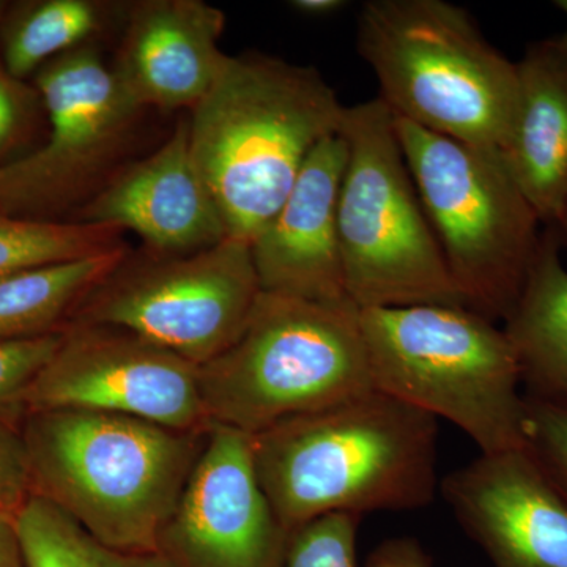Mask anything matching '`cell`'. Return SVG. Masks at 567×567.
Wrapping results in <instances>:
<instances>
[{
    "mask_svg": "<svg viewBox=\"0 0 567 567\" xmlns=\"http://www.w3.org/2000/svg\"><path fill=\"white\" fill-rule=\"evenodd\" d=\"M527 410L528 447L567 502V410L532 399Z\"/></svg>",
    "mask_w": 567,
    "mask_h": 567,
    "instance_id": "26",
    "label": "cell"
},
{
    "mask_svg": "<svg viewBox=\"0 0 567 567\" xmlns=\"http://www.w3.org/2000/svg\"><path fill=\"white\" fill-rule=\"evenodd\" d=\"M436 417L369 390L252 435L265 494L287 532L328 514L363 517L434 502Z\"/></svg>",
    "mask_w": 567,
    "mask_h": 567,
    "instance_id": "1",
    "label": "cell"
},
{
    "mask_svg": "<svg viewBox=\"0 0 567 567\" xmlns=\"http://www.w3.org/2000/svg\"><path fill=\"white\" fill-rule=\"evenodd\" d=\"M260 293L251 244L226 237L193 254H126L71 322L125 328L199 368L238 338Z\"/></svg>",
    "mask_w": 567,
    "mask_h": 567,
    "instance_id": "10",
    "label": "cell"
},
{
    "mask_svg": "<svg viewBox=\"0 0 567 567\" xmlns=\"http://www.w3.org/2000/svg\"><path fill=\"white\" fill-rule=\"evenodd\" d=\"M9 3L7 2H2V0H0V22H2L3 20V17H6V13H7V10H9Z\"/></svg>",
    "mask_w": 567,
    "mask_h": 567,
    "instance_id": "33",
    "label": "cell"
},
{
    "mask_svg": "<svg viewBox=\"0 0 567 567\" xmlns=\"http://www.w3.org/2000/svg\"><path fill=\"white\" fill-rule=\"evenodd\" d=\"M62 331L20 341H0V421L21 429L25 395L61 344Z\"/></svg>",
    "mask_w": 567,
    "mask_h": 567,
    "instance_id": "24",
    "label": "cell"
},
{
    "mask_svg": "<svg viewBox=\"0 0 567 567\" xmlns=\"http://www.w3.org/2000/svg\"><path fill=\"white\" fill-rule=\"evenodd\" d=\"M50 121L47 144L0 166V212L59 221L118 173L142 111L93 47L66 52L35 74Z\"/></svg>",
    "mask_w": 567,
    "mask_h": 567,
    "instance_id": "9",
    "label": "cell"
},
{
    "mask_svg": "<svg viewBox=\"0 0 567 567\" xmlns=\"http://www.w3.org/2000/svg\"><path fill=\"white\" fill-rule=\"evenodd\" d=\"M555 227L540 235L535 264L506 319L525 398L567 410V270Z\"/></svg>",
    "mask_w": 567,
    "mask_h": 567,
    "instance_id": "18",
    "label": "cell"
},
{
    "mask_svg": "<svg viewBox=\"0 0 567 567\" xmlns=\"http://www.w3.org/2000/svg\"><path fill=\"white\" fill-rule=\"evenodd\" d=\"M31 496V466L21 429L0 421V514L17 517Z\"/></svg>",
    "mask_w": 567,
    "mask_h": 567,
    "instance_id": "27",
    "label": "cell"
},
{
    "mask_svg": "<svg viewBox=\"0 0 567 567\" xmlns=\"http://www.w3.org/2000/svg\"><path fill=\"white\" fill-rule=\"evenodd\" d=\"M290 533L265 494L252 435L212 423L156 555L166 567H282Z\"/></svg>",
    "mask_w": 567,
    "mask_h": 567,
    "instance_id": "12",
    "label": "cell"
},
{
    "mask_svg": "<svg viewBox=\"0 0 567 567\" xmlns=\"http://www.w3.org/2000/svg\"><path fill=\"white\" fill-rule=\"evenodd\" d=\"M442 494L495 567H567V502L528 446L481 453Z\"/></svg>",
    "mask_w": 567,
    "mask_h": 567,
    "instance_id": "13",
    "label": "cell"
},
{
    "mask_svg": "<svg viewBox=\"0 0 567 567\" xmlns=\"http://www.w3.org/2000/svg\"><path fill=\"white\" fill-rule=\"evenodd\" d=\"M28 413L93 410L177 431L210 427L197 365L111 324L71 322L25 395Z\"/></svg>",
    "mask_w": 567,
    "mask_h": 567,
    "instance_id": "11",
    "label": "cell"
},
{
    "mask_svg": "<svg viewBox=\"0 0 567 567\" xmlns=\"http://www.w3.org/2000/svg\"><path fill=\"white\" fill-rule=\"evenodd\" d=\"M344 111L312 66L256 52L227 58L189 118L193 158L227 237L251 244L262 233Z\"/></svg>",
    "mask_w": 567,
    "mask_h": 567,
    "instance_id": "2",
    "label": "cell"
},
{
    "mask_svg": "<svg viewBox=\"0 0 567 567\" xmlns=\"http://www.w3.org/2000/svg\"><path fill=\"white\" fill-rule=\"evenodd\" d=\"M349 158L338 200L347 295L358 309L462 306L395 133L377 96L346 106Z\"/></svg>",
    "mask_w": 567,
    "mask_h": 567,
    "instance_id": "7",
    "label": "cell"
},
{
    "mask_svg": "<svg viewBox=\"0 0 567 567\" xmlns=\"http://www.w3.org/2000/svg\"><path fill=\"white\" fill-rule=\"evenodd\" d=\"M28 567H166L158 555L112 550L73 518L32 495L14 517Z\"/></svg>",
    "mask_w": 567,
    "mask_h": 567,
    "instance_id": "22",
    "label": "cell"
},
{
    "mask_svg": "<svg viewBox=\"0 0 567 567\" xmlns=\"http://www.w3.org/2000/svg\"><path fill=\"white\" fill-rule=\"evenodd\" d=\"M555 6H557V9L561 10L567 18V0H558V2H555ZM559 39H561L563 43H565L567 47V31L563 33V35H559Z\"/></svg>",
    "mask_w": 567,
    "mask_h": 567,
    "instance_id": "32",
    "label": "cell"
},
{
    "mask_svg": "<svg viewBox=\"0 0 567 567\" xmlns=\"http://www.w3.org/2000/svg\"><path fill=\"white\" fill-rule=\"evenodd\" d=\"M122 234L103 224L39 221L0 212V278L121 251Z\"/></svg>",
    "mask_w": 567,
    "mask_h": 567,
    "instance_id": "21",
    "label": "cell"
},
{
    "mask_svg": "<svg viewBox=\"0 0 567 567\" xmlns=\"http://www.w3.org/2000/svg\"><path fill=\"white\" fill-rule=\"evenodd\" d=\"M361 516L328 514L293 529L282 567H358Z\"/></svg>",
    "mask_w": 567,
    "mask_h": 567,
    "instance_id": "23",
    "label": "cell"
},
{
    "mask_svg": "<svg viewBox=\"0 0 567 567\" xmlns=\"http://www.w3.org/2000/svg\"><path fill=\"white\" fill-rule=\"evenodd\" d=\"M289 6L305 17L323 18L346 9L347 2L344 0H292Z\"/></svg>",
    "mask_w": 567,
    "mask_h": 567,
    "instance_id": "30",
    "label": "cell"
},
{
    "mask_svg": "<svg viewBox=\"0 0 567 567\" xmlns=\"http://www.w3.org/2000/svg\"><path fill=\"white\" fill-rule=\"evenodd\" d=\"M372 386L439 420L480 446H528L527 399L505 331L462 306L360 309Z\"/></svg>",
    "mask_w": 567,
    "mask_h": 567,
    "instance_id": "5",
    "label": "cell"
},
{
    "mask_svg": "<svg viewBox=\"0 0 567 567\" xmlns=\"http://www.w3.org/2000/svg\"><path fill=\"white\" fill-rule=\"evenodd\" d=\"M358 52L394 117L503 155L518 102L507 61L468 11L445 0H369Z\"/></svg>",
    "mask_w": 567,
    "mask_h": 567,
    "instance_id": "4",
    "label": "cell"
},
{
    "mask_svg": "<svg viewBox=\"0 0 567 567\" xmlns=\"http://www.w3.org/2000/svg\"><path fill=\"white\" fill-rule=\"evenodd\" d=\"M365 567H432V563L416 539L393 537L369 555Z\"/></svg>",
    "mask_w": 567,
    "mask_h": 567,
    "instance_id": "28",
    "label": "cell"
},
{
    "mask_svg": "<svg viewBox=\"0 0 567 567\" xmlns=\"http://www.w3.org/2000/svg\"><path fill=\"white\" fill-rule=\"evenodd\" d=\"M518 102L503 158L544 226H555L567 197V47L529 44L517 62Z\"/></svg>",
    "mask_w": 567,
    "mask_h": 567,
    "instance_id": "17",
    "label": "cell"
},
{
    "mask_svg": "<svg viewBox=\"0 0 567 567\" xmlns=\"http://www.w3.org/2000/svg\"><path fill=\"white\" fill-rule=\"evenodd\" d=\"M115 10L99 0H33L9 7L0 22L2 63L24 81L66 52L91 47Z\"/></svg>",
    "mask_w": 567,
    "mask_h": 567,
    "instance_id": "20",
    "label": "cell"
},
{
    "mask_svg": "<svg viewBox=\"0 0 567 567\" xmlns=\"http://www.w3.org/2000/svg\"><path fill=\"white\" fill-rule=\"evenodd\" d=\"M347 158L341 133L319 142L275 218L251 241L262 292L319 303L350 301L338 233Z\"/></svg>",
    "mask_w": 567,
    "mask_h": 567,
    "instance_id": "14",
    "label": "cell"
},
{
    "mask_svg": "<svg viewBox=\"0 0 567 567\" xmlns=\"http://www.w3.org/2000/svg\"><path fill=\"white\" fill-rule=\"evenodd\" d=\"M41 106L35 85L18 80L0 62V166L31 137Z\"/></svg>",
    "mask_w": 567,
    "mask_h": 567,
    "instance_id": "25",
    "label": "cell"
},
{
    "mask_svg": "<svg viewBox=\"0 0 567 567\" xmlns=\"http://www.w3.org/2000/svg\"><path fill=\"white\" fill-rule=\"evenodd\" d=\"M126 254L125 248L0 278V341L40 338L65 330L85 297Z\"/></svg>",
    "mask_w": 567,
    "mask_h": 567,
    "instance_id": "19",
    "label": "cell"
},
{
    "mask_svg": "<svg viewBox=\"0 0 567 567\" xmlns=\"http://www.w3.org/2000/svg\"><path fill=\"white\" fill-rule=\"evenodd\" d=\"M207 431H177L93 410L28 413L21 435L32 495L48 499L112 550L156 555L159 533Z\"/></svg>",
    "mask_w": 567,
    "mask_h": 567,
    "instance_id": "3",
    "label": "cell"
},
{
    "mask_svg": "<svg viewBox=\"0 0 567 567\" xmlns=\"http://www.w3.org/2000/svg\"><path fill=\"white\" fill-rule=\"evenodd\" d=\"M197 374L208 421L249 435L374 390L352 301L265 292L238 338Z\"/></svg>",
    "mask_w": 567,
    "mask_h": 567,
    "instance_id": "6",
    "label": "cell"
},
{
    "mask_svg": "<svg viewBox=\"0 0 567 567\" xmlns=\"http://www.w3.org/2000/svg\"><path fill=\"white\" fill-rule=\"evenodd\" d=\"M224 24L223 11L204 0L133 3L115 73L144 110H193L229 58L218 47Z\"/></svg>",
    "mask_w": 567,
    "mask_h": 567,
    "instance_id": "16",
    "label": "cell"
},
{
    "mask_svg": "<svg viewBox=\"0 0 567 567\" xmlns=\"http://www.w3.org/2000/svg\"><path fill=\"white\" fill-rule=\"evenodd\" d=\"M551 227H555V229H557L559 241H561V246L567 245V197L565 205H563V210L561 215H559L558 223Z\"/></svg>",
    "mask_w": 567,
    "mask_h": 567,
    "instance_id": "31",
    "label": "cell"
},
{
    "mask_svg": "<svg viewBox=\"0 0 567 567\" xmlns=\"http://www.w3.org/2000/svg\"><path fill=\"white\" fill-rule=\"evenodd\" d=\"M417 194L466 308L491 322L516 308L539 248L540 219L502 153L394 117Z\"/></svg>",
    "mask_w": 567,
    "mask_h": 567,
    "instance_id": "8",
    "label": "cell"
},
{
    "mask_svg": "<svg viewBox=\"0 0 567 567\" xmlns=\"http://www.w3.org/2000/svg\"><path fill=\"white\" fill-rule=\"evenodd\" d=\"M0 567H28L14 517L0 514Z\"/></svg>",
    "mask_w": 567,
    "mask_h": 567,
    "instance_id": "29",
    "label": "cell"
},
{
    "mask_svg": "<svg viewBox=\"0 0 567 567\" xmlns=\"http://www.w3.org/2000/svg\"><path fill=\"white\" fill-rule=\"evenodd\" d=\"M74 221L133 230L147 249L193 254L227 237L221 213L199 173L182 121L158 151L118 171Z\"/></svg>",
    "mask_w": 567,
    "mask_h": 567,
    "instance_id": "15",
    "label": "cell"
}]
</instances>
